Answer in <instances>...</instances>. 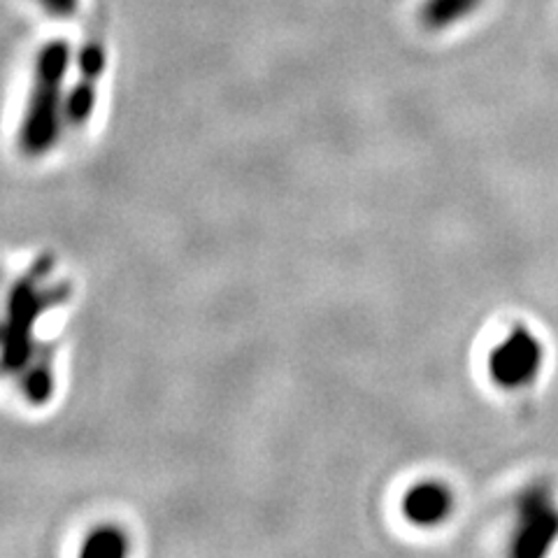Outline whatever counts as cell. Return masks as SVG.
<instances>
[{"label":"cell","mask_w":558,"mask_h":558,"mask_svg":"<svg viewBox=\"0 0 558 558\" xmlns=\"http://www.w3.org/2000/svg\"><path fill=\"white\" fill-rule=\"evenodd\" d=\"M129 551V539L114 526H100L86 535L84 545L80 549L82 556H94V558H117Z\"/></svg>","instance_id":"ba28073f"},{"label":"cell","mask_w":558,"mask_h":558,"mask_svg":"<svg viewBox=\"0 0 558 558\" xmlns=\"http://www.w3.org/2000/svg\"><path fill=\"white\" fill-rule=\"evenodd\" d=\"M70 68V45L54 40L40 49L33 68V84L26 112L20 124V149L40 159L57 145L61 119H65V75Z\"/></svg>","instance_id":"6da1fadb"},{"label":"cell","mask_w":558,"mask_h":558,"mask_svg":"<svg viewBox=\"0 0 558 558\" xmlns=\"http://www.w3.org/2000/svg\"><path fill=\"white\" fill-rule=\"evenodd\" d=\"M482 5V0H426L418 10V20L428 31H445L463 22Z\"/></svg>","instance_id":"8992f818"},{"label":"cell","mask_w":558,"mask_h":558,"mask_svg":"<svg viewBox=\"0 0 558 558\" xmlns=\"http://www.w3.org/2000/svg\"><path fill=\"white\" fill-rule=\"evenodd\" d=\"M403 517L418 529H433L445 523L453 510L451 488L438 480L418 482L408 488L403 502H400Z\"/></svg>","instance_id":"5b68a950"},{"label":"cell","mask_w":558,"mask_h":558,"mask_svg":"<svg viewBox=\"0 0 558 558\" xmlns=\"http://www.w3.org/2000/svg\"><path fill=\"white\" fill-rule=\"evenodd\" d=\"M558 539V502L545 484H535L519 498V523L514 535L517 556H543Z\"/></svg>","instance_id":"3957f363"},{"label":"cell","mask_w":558,"mask_h":558,"mask_svg":"<svg viewBox=\"0 0 558 558\" xmlns=\"http://www.w3.org/2000/svg\"><path fill=\"white\" fill-rule=\"evenodd\" d=\"M51 301L47 293L38 291L33 284L20 287L12 295L10 307V326L5 336V361L8 365H24L28 359V333L35 317H40L43 310Z\"/></svg>","instance_id":"277c9868"},{"label":"cell","mask_w":558,"mask_h":558,"mask_svg":"<svg viewBox=\"0 0 558 558\" xmlns=\"http://www.w3.org/2000/svg\"><path fill=\"white\" fill-rule=\"evenodd\" d=\"M38 3L51 14L59 16V20H68L80 10V0H38Z\"/></svg>","instance_id":"8fae6325"},{"label":"cell","mask_w":558,"mask_h":558,"mask_svg":"<svg viewBox=\"0 0 558 558\" xmlns=\"http://www.w3.org/2000/svg\"><path fill=\"white\" fill-rule=\"evenodd\" d=\"M26 384V396L33 400V403H43V400L49 398L51 393V377L47 371H31Z\"/></svg>","instance_id":"30bf717a"},{"label":"cell","mask_w":558,"mask_h":558,"mask_svg":"<svg viewBox=\"0 0 558 558\" xmlns=\"http://www.w3.org/2000/svg\"><path fill=\"white\" fill-rule=\"evenodd\" d=\"M105 70V49L98 40H89L82 49L77 57V73L82 77H92V80H100Z\"/></svg>","instance_id":"9c48e42d"},{"label":"cell","mask_w":558,"mask_h":558,"mask_svg":"<svg viewBox=\"0 0 558 558\" xmlns=\"http://www.w3.org/2000/svg\"><path fill=\"white\" fill-rule=\"evenodd\" d=\"M545 365V347L526 326L512 328V333L500 340L488 356V377L505 391L529 387Z\"/></svg>","instance_id":"7a4b0ae2"},{"label":"cell","mask_w":558,"mask_h":558,"mask_svg":"<svg viewBox=\"0 0 558 558\" xmlns=\"http://www.w3.org/2000/svg\"><path fill=\"white\" fill-rule=\"evenodd\" d=\"M96 82L98 80L80 75L77 84L70 89V94H65V121H70V124L82 126L92 119L96 108Z\"/></svg>","instance_id":"52a82bcc"}]
</instances>
